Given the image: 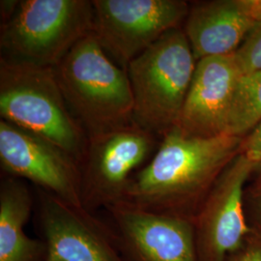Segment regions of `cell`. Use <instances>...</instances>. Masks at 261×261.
<instances>
[{"label": "cell", "instance_id": "3", "mask_svg": "<svg viewBox=\"0 0 261 261\" xmlns=\"http://www.w3.org/2000/svg\"><path fill=\"white\" fill-rule=\"evenodd\" d=\"M186 34L176 28L133 59L130 79L133 122L161 140L176 127L196 70Z\"/></svg>", "mask_w": 261, "mask_h": 261}, {"label": "cell", "instance_id": "9", "mask_svg": "<svg viewBox=\"0 0 261 261\" xmlns=\"http://www.w3.org/2000/svg\"><path fill=\"white\" fill-rule=\"evenodd\" d=\"M0 163L5 175L30 181L67 203L84 207L81 168L75 159L48 140L2 119Z\"/></svg>", "mask_w": 261, "mask_h": 261}, {"label": "cell", "instance_id": "2", "mask_svg": "<svg viewBox=\"0 0 261 261\" xmlns=\"http://www.w3.org/2000/svg\"><path fill=\"white\" fill-rule=\"evenodd\" d=\"M54 71L69 110L88 138L134 124L129 75L112 62L93 31Z\"/></svg>", "mask_w": 261, "mask_h": 261}, {"label": "cell", "instance_id": "16", "mask_svg": "<svg viewBox=\"0 0 261 261\" xmlns=\"http://www.w3.org/2000/svg\"><path fill=\"white\" fill-rule=\"evenodd\" d=\"M243 75L261 70V22L254 24L242 45L234 54Z\"/></svg>", "mask_w": 261, "mask_h": 261}, {"label": "cell", "instance_id": "6", "mask_svg": "<svg viewBox=\"0 0 261 261\" xmlns=\"http://www.w3.org/2000/svg\"><path fill=\"white\" fill-rule=\"evenodd\" d=\"M93 32L106 53L126 70L130 61L185 22L183 0H93Z\"/></svg>", "mask_w": 261, "mask_h": 261}, {"label": "cell", "instance_id": "18", "mask_svg": "<svg viewBox=\"0 0 261 261\" xmlns=\"http://www.w3.org/2000/svg\"><path fill=\"white\" fill-rule=\"evenodd\" d=\"M225 261H261V235L251 231L242 244L230 252Z\"/></svg>", "mask_w": 261, "mask_h": 261}, {"label": "cell", "instance_id": "19", "mask_svg": "<svg viewBox=\"0 0 261 261\" xmlns=\"http://www.w3.org/2000/svg\"><path fill=\"white\" fill-rule=\"evenodd\" d=\"M241 153L252 162L254 174L261 172V120L243 140Z\"/></svg>", "mask_w": 261, "mask_h": 261}, {"label": "cell", "instance_id": "7", "mask_svg": "<svg viewBox=\"0 0 261 261\" xmlns=\"http://www.w3.org/2000/svg\"><path fill=\"white\" fill-rule=\"evenodd\" d=\"M156 141L135 124L89 137L80 165L84 208L94 212L120 202L129 180L149 158Z\"/></svg>", "mask_w": 261, "mask_h": 261}, {"label": "cell", "instance_id": "12", "mask_svg": "<svg viewBox=\"0 0 261 261\" xmlns=\"http://www.w3.org/2000/svg\"><path fill=\"white\" fill-rule=\"evenodd\" d=\"M242 75L234 54L209 56L196 61L195 74L176 128L197 138L228 135Z\"/></svg>", "mask_w": 261, "mask_h": 261}, {"label": "cell", "instance_id": "5", "mask_svg": "<svg viewBox=\"0 0 261 261\" xmlns=\"http://www.w3.org/2000/svg\"><path fill=\"white\" fill-rule=\"evenodd\" d=\"M93 28L92 1L20 0L14 16L1 24L0 59L55 68Z\"/></svg>", "mask_w": 261, "mask_h": 261}, {"label": "cell", "instance_id": "21", "mask_svg": "<svg viewBox=\"0 0 261 261\" xmlns=\"http://www.w3.org/2000/svg\"><path fill=\"white\" fill-rule=\"evenodd\" d=\"M20 0H1L0 1V17L1 24L7 22L16 13Z\"/></svg>", "mask_w": 261, "mask_h": 261}, {"label": "cell", "instance_id": "20", "mask_svg": "<svg viewBox=\"0 0 261 261\" xmlns=\"http://www.w3.org/2000/svg\"><path fill=\"white\" fill-rule=\"evenodd\" d=\"M243 12L255 23L261 22V0H238Z\"/></svg>", "mask_w": 261, "mask_h": 261}, {"label": "cell", "instance_id": "10", "mask_svg": "<svg viewBox=\"0 0 261 261\" xmlns=\"http://www.w3.org/2000/svg\"><path fill=\"white\" fill-rule=\"evenodd\" d=\"M253 173L252 162L240 153L208 194L193 221L199 261H225L251 233L244 194Z\"/></svg>", "mask_w": 261, "mask_h": 261}, {"label": "cell", "instance_id": "11", "mask_svg": "<svg viewBox=\"0 0 261 261\" xmlns=\"http://www.w3.org/2000/svg\"><path fill=\"white\" fill-rule=\"evenodd\" d=\"M128 261H199L192 220L149 212L125 202L106 208Z\"/></svg>", "mask_w": 261, "mask_h": 261}, {"label": "cell", "instance_id": "14", "mask_svg": "<svg viewBox=\"0 0 261 261\" xmlns=\"http://www.w3.org/2000/svg\"><path fill=\"white\" fill-rule=\"evenodd\" d=\"M24 180L5 175L0 183V261H46L47 248L41 238L24 231L33 208Z\"/></svg>", "mask_w": 261, "mask_h": 261}, {"label": "cell", "instance_id": "15", "mask_svg": "<svg viewBox=\"0 0 261 261\" xmlns=\"http://www.w3.org/2000/svg\"><path fill=\"white\" fill-rule=\"evenodd\" d=\"M261 120V70L243 75L238 85L228 135L245 138Z\"/></svg>", "mask_w": 261, "mask_h": 261}, {"label": "cell", "instance_id": "4", "mask_svg": "<svg viewBox=\"0 0 261 261\" xmlns=\"http://www.w3.org/2000/svg\"><path fill=\"white\" fill-rule=\"evenodd\" d=\"M0 115L54 143L81 165L88 137L69 110L54 68L0 59Z\"/></svg>", "mask_w": 261, "mask_h": 261}, {"label": "cell", "instance_id": "8", "mask_svg": "<svg viewBox=\"0 0 261 261\" xmlns=\"http://www.w3.org/2000/svg\"><path fill=\"white\" fill-rule=\"evenodd\" d=\"M36 224L47 244L46 261H128L111 224L84 207H76L41 189Z\"/></svg>", "mask_w": 261, "mask_h": 261}, {"label": "cell", "instance_id": "17", "mask_svg": "<svg viewBox=\"0 0 261 261\" xmlns=\"http://www.w3.org/2000/svg\"><path fill=\"white\" fill-rule=\"evenodd\" d=\"M244 209L250 228L261 235V172L245 189Z\"/></svg>", "mask_w": 261, "mask_h": 261}, {"label": "cell", "instance_id": "13", "mask_svg": "<svg viewBox=\"0 0 261 261\" xmlns=\"http://www.w3.org/2000/svg\"><path fill=\"white\" fill-rule=\"evenodd\" d=\"M254 24L238 0H211L190 5L183 30L198 61L209 56L233 55Z\"/></svg>", "mask_w": 261, "mask_h": 261}, {"label": "cell", "instance_id": "1", "mask_svg": "<svg viewBox=\"0 0 261 261\" xmlns=\"http://www.w3.org/2000/svg\"><path fill=\"white\" fill-rule=\"evenodd\" d=\"M244 138H197L173 128L155 155L130 177L120 202L158 214L194 221L224 169L242 148Z\"/></svg>", "mask_w": 261, "mask_h": 261}]
</instances>
